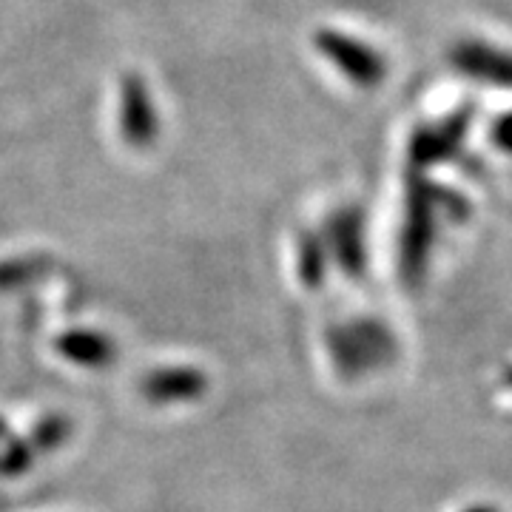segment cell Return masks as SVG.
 Masks as SVG:
<instances>
[{"label": "cell", "mask_w": 512, "mask_h": 512, "mask_svg": "<svg viewBox=\"0 0 512 512\" xmlns=\"http://www.w3.org/2000/svg\"><path fill=\"white\" fill-rule=\"evenodd\" d=\"M439 185L430 183L424 171H407L404 180V222L399 234V274L416 288L424 274L427 262L439 234Z\"/></svg>", "instance_id": "cell-1"}, {"label": "cell", "mask_w": 512, "mask_h": 512, "mask_svg": "<svg viewBox=\"0 0 512 512\" xmlns=\"http://www.w3.org/2000/svg\"><path fill=\"white\" fill-rule=\"evenodd\" d=\"M330 356L342 373H365L396 359V339L379 322H353L348 328H333L328 336Z\"/></svg>", "instance_id": "cell-2"}, {"label": "cell", "mask_w": 512, "mask_h": 512, "mask_svg": "<svg viewBox=\"0 0 512 512\" xmlns=\"http://www.w3.org/2000/svg\"><path fill=\"white\" fill-rule=\"evenodd\" d=\"M313 43H316L319 55L325 57L328 63H333L359 89H376L384 80V74H387L384 57L376 49H370L367 43L345 35V32L319 29Z\"/></svg>", "instance_id": "cell-3"}, {"label": "cell", "mask_w": 512, "mask_h": 512, "mask_svg": "<svg viewBox=\"0 0 512 512\" xmlns=\"http://www.w3.org/2000/svg\"><path fill=\"white\" fill-rule=\"evenodd\" d=\"M473 120V109H458L450 117H444L439 123H427L419 126L410 137V168L413 171H427L430 165H439L444 160H450L456 154L467 128Z\"/></svg>", "instance_id": "cell-4"}, {"label": "cell", "mask_w": 512, "mask_h": 512, "mask_svg": "<svg viewBox=\"0 0 512 512\" xmlns=\"http://www.w3.org/2000/svg\"><path fill=\"white\" fill-rule=\"evenodd\" d=\"M325 248L328 256L339 265L345 276L365 274L367 268V242H365V214L359 208H339L328 220L325 228Z\"/></svg>", "instance_id": "cell-5"}, {"label": "cell", "mask_w": 512, "mask_h": 512, "mask_svg": "<svg viewBox=\"0 0 512 512\" xmlns=\"http://www.w3.org/2000/svg\"><path fill=\"white\" fill-rule=\"evenodd\" d=\"M450 63L464 77H473L484 86L507 89L512 92V52L498 49L481 40H461L450 52Z\"/></svg>", "instance_id": "cell-6"}, {"label": "cell", "mask_w": 512, "mask_h": 512, "mask_svg": "<svg viewBox=\"0 0 512 512\" xmlns=\"http://www.w3.org/2000/svg\"><path fill=\"white\" fill-rule=\"evenodd\" d=\"M120 131L131 146L143 148L157 137V111L151 94L137 74H126L120 83Z\"/></svg>", "instance_id": "cell-7"}, {"label": "cell", "mask_w": 512, "mask_h": 512, "mask_svg": "<svg viewBox=\"0 0 512 512\" xmlns=\"http://www.w3.org/2000/svg\"><path fill=\"white\" fill-rule=\"evenodd\" d=\"M208 379L202 370L194 367H165L151 373L146 382H143V396L157 404H171V402H191L205 393Z\"/></svg>", "instance_id": "cell-8"}, {"label": "cell", "mask_w": 512, "mask_h": 512, "mask_svg": "<svg viewBox=\"0 0 512 512\" xmlns=\"http://www.w3.org/2000/svg\"><path fill=\"white\" fill-rule=\"evenodd\" d=\"M57 348L63 350L66 359H72L77 365L86 367L109 365L111 359H114V348H111L109 339H106V336H97V333H86V330L60 339Z\"/></svg>", "instance_id": "cell-9"}, {"label": "cell", "mask_w": 512, "mask_h": 512, "mask_svg": "<svg viewBox=\"0 0 512 512\" xmlns=\"http://www.w3.org/2000/svg\"><path fill=\"white\" fill-rule=\"evenodd\" d=\"M328 248L325 239L319 234H302L299 239V279L305 282V288H319L325 282V271H328Z\"/></svg>", "instance_id": "cell-10"}, {"label": "cell", "mask_w": 512, "mask_h": 512, "mask_svg": "<svg viewBox=\"0 0 512 512\" xmlns=\"http://www.w3.org/2000/svg\"><path fill=\"white\" fill-rule=\"evenodd\" d=\"M490 137H493V143L498 151H504V154H512V111L507 114H501L498 120L493 123V131H490Z\"/></svg>", "instance_id": "cell-11"}, {"label": "cell", "mask_w": 512, "mask_h": 512, "mask_svg": "<svg viewBox=\"0 0 512 512\" xmlns=\"http://www.w3.org/2000/svg\"><path fill=\"white\" fill-rule=\"evenodd\" d=\"M464 512H498L495 507H487V504H473V507H467Z\"/></svg>", "instance_id": "cell-12"}, {"label": "cell", "mask_w": 512, "mask_h": 512, "mask_svg": "<svg viewBox=\"0 0 512 512\" xmlns=\"http://www.w3.org/2000/svg\"><path fill=\"white\" fill-rule=\"evenodd\" d=\"M504 382H507L512 387V367H510V370H507V373H504Z\"/></svg>", "instance_id": "cell-13"}]
</instances>
